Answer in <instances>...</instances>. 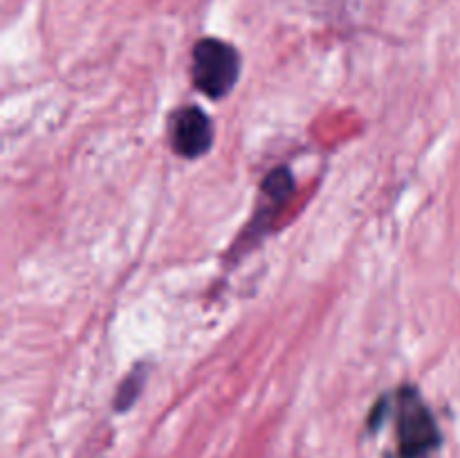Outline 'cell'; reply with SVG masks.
I'll return each instance as SVG.
<instances>
[{
	"instance_id": "obj_1",
	"label": "cell",
	"mask_w": 460,
	"mask_h": 458,
	"mask_svg": "<svg viewBox=\"0 0 460 458\" xmlns=\"http://www.w3.org/2000/svg\"><path fill=\"white\" fill-rule=\"evenodd\" d=\"M241 75V54L220 39H202L193 45V85L209 99H223Z\"/></svg>"
},
{
	"instance_id": "obj_2",
	"label": "cell",
	"mask_w": 460,
	"mask_h": 458,
	"mask_svg": "<svg viewBox=\"0 0 460 458\" xmlns=\"http://www.w3.org/2000/svg\"><path fill=\"white\" fill-rule=\"evenodd\" d=\"M398 407L400 458H422L438 447V427L418 391L404 389L398 395Z\"/></svg>"
},
{
	"instance_id": "obj_3",
	"label": "cell",
	"mask_w": 460,
	"mask_h": 458,
	"mask_svg": "<svg viewBox=\"0 0 460 458\" xmlns=\"http://www.w3.org/2000/svg\"><path fill=\"white\" fill-rule=\"evenodd\" d=\"M171 146L187 160H196L214 146V126L202 108L184 106L175 112L171 124Z\"/></svg>"
}]
</instances>
